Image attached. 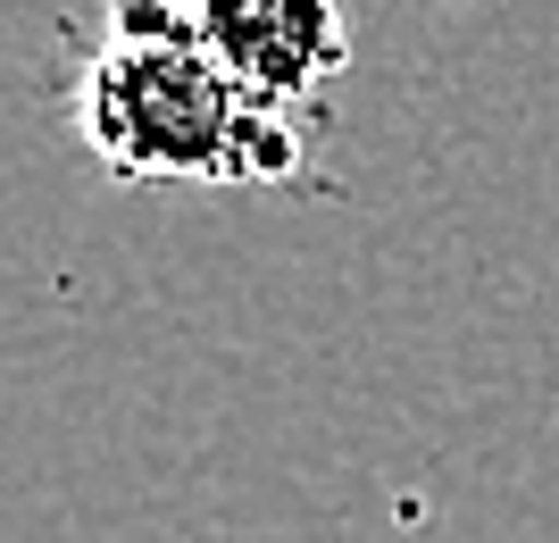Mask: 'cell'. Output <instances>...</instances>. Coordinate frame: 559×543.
Segmentation results:
<instances>
[{
    "label": "cell",
    "instance_id": "cell-2",
    "mask_svg": "<svg viewBox=\"0 0 559 543\" xmlns=\"http://www.w3.org/2000/svg\"><path fill=\"white\" fill-rule=\"evenodd\" d=\"M217 68L251 101L284 118H318L326 84L350 68V17L343 0H185Z\"/></svg>",
    "mask_w": 559,
    "mask_h": 543
},
{
    "label": "cell",
    "instance_id": "cell-1",
    "mask_svg": "<svg viewBox=\"0 0 559 543\" xmlns=\"http://www.w3.org/2000/svg\"><path fill=\"white\" fill-rule=\"evenodd\" d=\"M75 134L117 185H284L309 118L242 93L185 0H109L75 75Z\"/></svg>",
    "mask_w": 559,
    "mask_h": 543
}]
</instances>
